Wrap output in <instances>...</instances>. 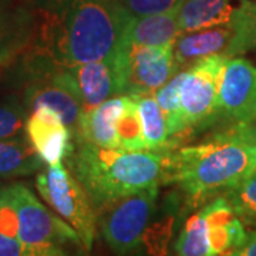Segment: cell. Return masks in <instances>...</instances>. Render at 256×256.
Masks as SVG:
<instances>
[{
	"label": "cell",
	"mask_w": 256,
	"mask_h": 256,
	"mask_svg": "<svg viewBox=\"0 0 256 256\" xmlns=\"http://www.w3.org/2000/svg\"><path fill=\"white\" fill-rule=\"evenodd\" d=\"M252 47H255L254 12L234 26L184 33L175 42L174 54L180 68H182L210 56L232 58Z\"/></svg>",
	"instance_id": "8fae6325"
},
{
	"label": "cell",
	"mask_w": 256,
	"mask_h": 256,
	"mask_svg": "<svg viewBox=\"0 0 256 256\" xmlns=\"http://www.w3.org/2000/svg\"><path fill=\"white\" fill-rule=\"evenodd\" d=\"M43 160L28 137L0 140V176L14 178L34 174L42 170Z\"/></svg>",
	"instance_id": "ac0fdd59"
},
{
	"label": "cell",
	"mask_w": 256,
	"mask_h": 256,
	"mask_svg": "<svg viewBox=\"0 0 256 256\" xmlns=\"http://www.w3.org/2000/svg\"><path fill=\"white\" fill-rule=\"evenodd\" d=\"M181 34L182 32L178 24V10H174L144 18L132 16L124 42L137 46H171L175 44Z\"/></svg>",
	"instance_id": "e0dca14e"
},
{
	"label": "cell",
	"mask_w": 256,
	"mask_h": 256,
	"mask_svg": "<svg viewBox=\"0 0 256 256\" xmlns=\"http://www.w3.org/2000/svg\"><path fill=\"white\" fill-rule=\"evenodd\" d=\"M158 186L132 194L112 204L98 215V226L116 256H127L141 244L156 212Z\"/></svg>",
	"instance_id": "ba28073f"
},
{
	"label": "cell",
	"mask_w": 256,
	"mask_h": 256,
	"mask_svg": "<svg viewBox=\"0 0 256 256\" xmlns=\"http://www.w3.org/2000/svg\"><path fill=\"white\" fill-rule=\"evenodd\" d=\"M255 150H256V132H255Z\"/></svg>",
	"instance_id": "d6a6232c"
},
{
	"label": "cell",
	"mask_w": 256,
	"mask_h": 256,
	"mask_svg": "<svg viewBox=\"0 0 256 256\" xmlns=\"http://www.w3.org/2000/svg\"><path fill=\"white\" fill-rule=\"evenodd\" d=\"M24 44V26L22 18L9 9L8 0H0V53L13 57Z\"/></svg>",
	"instance_id": "cb8c5ba5"
},
{
	"label": "cell",
	"mask_w": 256,
	"mask_h": 256,
	"mask_svg": "<svg viewBox=\"0 0 256 256\" xmlns=\"http://www.w3.org/2000/svg\"><path fill=\"white\" fill-rule=\"evenodd\" d=\"M28 114L26 107L18 98L0 102V140L22 136L23 130H26Z\"/></svg>",
	"instance_id": "d4e9b609"
},
{
	"label": "cell",
	"mask_w": 256,
	"mask_h": 256,
	"mask_svg": "<svg viewBox=\"0 0 256 256\" xmlns=\"http://www.w3.org/2000/svg\"><path fill=\"white\" fill-rule=\"evenodd\" d=\"M66 2H67V0H57V3H58L60 8H63L64 4H66Z\"/></svg>",
	"instance_id": "4dcf8cb0"
},
{
	"label": "cell",
	"mask_w": 256,
	"mask_h": 256,
	"mask_svg": "<svg viewBox=\"0 0 256 256\" xmlns=\"http://www.w3.org/2000/svg\"><path fill=\"white\" fill-rule=\"evenodd\" d=\"M226 62L228 57L210 56L186 68L180 94L188 130L210 127L220 120V86Z\"/></svg>",
	"instance_id": "30bf717a"
},
{
	"label": "cell",
	"mask_w": 256,
	"mask_h": 256,
	"mask_svg": "<svg viewBox=\"0 0 256 256\" xmlns=\"http://www.w3.org/2000/svg\"><path fill=\"white\" fill-rule=\"evenodd\" d=\"M67 162L100 215L126 196L164 185L166 151H128L82 141L74 142Z\"/></svg>",
	"instance_id": "7a4b0ae2"
},
{
	"label": "cell",
	"mask_w": 256,
	"mask_h": 256,
	"mask_svg": "<svg viewBox=\"0 0 256 256\" xmlns=\"http://www.w3.org/2000/svg\"><path fill=\"white\" fill-rule=\"evenodd\" d=\"M136 98L138 101V110H140L146 150L158 151V152L171 151L166 120L156 96H140Z\"/></svg>",
	"instance_id": "d6986e66"
},
{
	"label": "cell",
	"mask_w": 256,
	"mask_h": 256,
	"mask_svg": "<svg viewBox=\"0 0 256 256\" xmlns=\"http://www.w3.org/2000/svg\"><path fill=\"white\" fill-rule=\"evenodd\" d=\"M254 12L252 0H185L178 9V24L184 33L234 26Z\"/></svg>",
	"instance_id": "5bb4252c"
},
{
	"label": "cell",
	"mask_w": 256,
	"mask_h": 256,
	"mask_svg": "<svg viewBox=\"0 0 256 256\" xmlns=\"http://www.w3.org/2000/svg\"><path fill=\"white\" fill-rule=\"evenodd\" d=\"M118 148L128 151H148L136 97L127 96V104L117 124Z\"/></svg>",
	"instance_id": "44dd1931"
},
{
	"label": "cell",
	"mask_w": 256,
	"mask_h": 256,
	"mask_svg": "<svg viewBox=\"0 0 256 256\" xmlns=\"http://www.w3.org/2000/svg\"><path fill=\"white\" fill-rule=\"evenodd\" d=\"M254 33H255V47H256V0L254 2Z\"/></svg>",
	"instance_id": "f1b7e54d"
},
{
	"label": "cell",
	"mask_w": 256,
	"mask_h": 256,
	"mask_svg": "<svg viewBox=\"0 0 256 256\" xmlns=\"http://www.w3.org/2000/svg\"><path fill=\"white\" fill-rule=\"evenodd\" d=\"M117 53L70 68L82 92L84 111L92 110L118 94L122 96V77Z\"/></svg>",
	"instance_id": "9a60e30c"
},
{
	"label": "cell",
	"mask_w": 256,
	"mask_h": 256,
	"mask_svg": "<svg viewBox=\"0 0 256 256\" xmlns=\"http://www.w3.org/2000/svg\"><path fill=\"white\" fill-rule=\"evenodd\" d=\"M130 14L144 18L174 12L181 8L185 0H118Z\"/></svg>",
	"instance_id": "484cf974"
},
{
	"label": "cell",
	"mask_w": 256,
	"mask_h": 256,
	"mask_svg": "<svg viewBox=\"0 0 256 256\" xmlns=\"http://www.w3.org/2000/svg\"><path fill=\"white\" fill-rule=\"evenodd\" d=\"M255 171V131L234 124L205 142L166 151L164 185L175 184L198 205L224 195Z\"/></svg>",
	"instance_id": "6da1fadb"
},
{
	"label": "cell",
	"mask_w": 256,
	"mask_h": 256,
	"mask_svg": "<svg viewBox=\"0 0 256 256\" xmlns=\"http://www.w3.org/2000/svg\"><path fill=\"white\" fill-rule=\"evenodd\" d=\"M248 126H249V127L252 128V130H254V131H255V132H256V118L252 120V121H250V122H249Z\"/></svg>",
	"instance_id": "f546056e"
},
{
	"label": "cell",
	"mask_w": 256,
	"mask_h": 256,
	"mask_svg": "<svg viewBox=\"0 0 256 256\" xmlns=\"http://www.w3.org/2000/svg\"><path fill=\"white\" fill-rule=\"evenodd\" d=\"M248 229L228 200L206 202L184 224L175 242L176 256H226L246 239Z\"/></svg>",
	"instance_id": "5b68a950"
},
{
	"label": "cell",
	"mask_w": 256,
	"mask_h": 256,
	"mask_svg": "<svg viewBox=\"0 0 256 256\" xmlns=\"http://www.w3.org/2000/svg\"><path fill=\"white\" fill-rule=\"evenodd\" d=\"M3 191V186H2V184H0V192Z\"/></svg>",
	"instance_id": "1f68e13d"
},
{
	"label": "cell",
	"mask_w": 256,
	"mask_h": 256,
	"mask_svg": "<svg viewBox=\"0 0 256 256\" xmlns=\"http://www.w3.org/2000/svg\"><path fill=\"white\" fill-rule=\"evenodd\" d=\"M23 106L28 112L50 107L74 134L84 112L82 92L70 68L56 62L47 52H36L24 64Z\"/></svg>",
	"instance_id": "277c9868"
},
{
	"label": "cell",
	"mask_w": 256,
	"mask_h": 256,
	"mask_svg": "<svg viewBox=\"0 0 256 256\" xmlns=\"http://www.w3.org/2000/svg\"><path fill=\"white\" fill-rule=\"evenodd\" d=\"M84 246H32L0 232V256H84Z\"/></svg>",
	"instance_id": "603a6c76"
},
{
	"label": "cell",
	"mask_w": 256,
	"mask_h": 256,
	"mask_svg": "<svg viewBox=\"0 0 256 256\" xmlns=\"http://www.w3.org/2000/svg\"><path fill=\"white\" fill-rule=\"evenodd\" d=\"M220 118L249 124L256 118V67L246 58L232 57L225 64L218 98Z\"/></svg>",
	"instance_id": "7c38bea8"
},
{
	"label": "cell",
	"mask_w": 256,
	"mask_h": 256,
	"mask_svg": "<svg viewBox=\"0 0 256 256\" xmlns=\"http://www.w3.org/2000/svg\"><path fill=\"white\" fill-rule=\"evenodd\" d=\"M185 72H186V68L172 76L154 94L160 107H161V110L164 111L170 138L180 137V136H182L184 132L188 131L185 117H184L182 106H181V94H180L181 82H182Z\"/></svg>",
	"instance_id": "ffe728a7"
},
{
	"label": "cell",
	"mask_w": 256,
	"mask_h": 256,
	"mask_svg": "<svg viewBox=\"0 0 256 256\" xmlns=\"http://www.w3.org/2000/svg\"><path fill=\"white\" fill-rule=\"evenodd\" d=\"M131 18L118 0H67L43 50L67 68L107 58L124 44Z\"/></svg>",
	"instance_id": "3957f363"
},
{
	"label": "cell",
	"mask_w": 256,
	"mask_h": 256,
	"mask_svg": "<svg viewBox=\"0 0 256 256\" xmlns=\"http://www.w3.org/2000/svg\"><path fill=\"white\" fill-rule=\"evenodd\" d=\"M127 104V96L112 97L92 110L84 111L74 134V142H92L106 148H118L117 124Z\"/></svg>",
	"instance_id": "2e32d148"
},
{
	"label": "cell",
	"mask_w": 256,
	"mask_h": 256,
	"mask_svg": "<svg viewBox=\"0 0 256 256\" xmlns=\"http://www.w3.org/2000/svg\"><path fill=\"white\" fill-rule=\"evenodd\" d=\"M244 225L256 230V171L224 194Z\"/></svg>",
	"instance_id": "7402d4cb"
},
{
	"label": "cell",
	"mask_w": 256,
	"mask_h": 256,
	"mask_svg": "<svg viewBox=\"0 0 256 256\" xmlns=\"http://www.w3.org/2000/svg\"><path fill=\"white\" fill-rule=\"evenodd\" d=\"M36 188L43 201L78 234L84 248L92 250L98 214L73 172L63 162L48 165L46 171L37 175Z\"/></svg>",
	"instance_id": "8992f818"
},
{
	"label": "cell",
	"mask_w": 256,
	"mask_h": 256,
	"mask_svg": "<svg viewBox=\"0 0 256 256\" xmlns=\"http://www.w3.org/2000/svg\"><path fill=\"white\" fill-rule=\"evenodd\" d=\"M122 77V96H154L176 72L174 44L161 47L137 46L124 42L118 50Z\"/></svg>",
	"instance_id": "9c48e42d"
},
{
	"label": "cell",
	"mask_w": 256,
	"mask_h": 256,
	"mask_svg": "<svg viewBox=\"0 0 256 256\" xmlns=\"http://www.w3.org/2000/svg\"><path fill=\"white\" fill-rule=\"evenodd\" d=\"M26 137L37 154L48 165L63 162L73 152L72 130L60 114L50 107H38L30 112L26 121Z\"/></svg>",
	"instance_id": "4fadbf2b"
},
{
	"label": "cell",
	"mask_w": 256,
	"mask_h": 256,
	"mask_svg": "<svg viewBox=\"0 0 256 256\" xmlns=\"http://www.w3.org/2000/svg\"><path fill=\"white\" fill-rule=\"evenodd\" d=\"M18 220V239L32 246H84L67 222L46 208L23 184L4 188Z\"/></svg>",
	"instance_id": "52a82bcc"
},
{
	"label": "cell",
	"mask_w": 256,
	"mask_h": 256,
	"mask_svg": "<svg viewBox=\"0 0 256 256\" xmlns=\"http://www.w3.org/2000/svg\"><path fill=\"white\" fill-rule=\"evenodd\" d=\"M226 256H256V230L249 229L244 244Z\"/></svg>",
	"instance_id": "4316f807"
},
{
	"label": "cell",
	"mask_w": 256,
	"mask_h": 256,
	"mask_svg": "<svg viewBox=\"0 0 256 256\" xmlns=\"http://www.w3.org/2000/svg\"><path fill=\"white\" fill-rule=\"evenodd\" d=\"M12 58H13V57H10V56L0 53V70H2V68H3V67L6 66V64L9 63Z\"/></svg>",
	"instance_id": "83f0119b"
}]
</instances>
